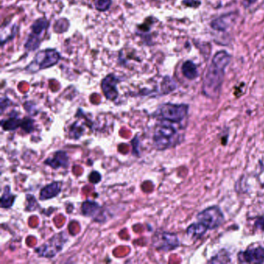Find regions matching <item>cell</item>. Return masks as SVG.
<instances>
[{
  "label": "cell",
  "instance_id": "cell-1",
  "mask_svg": "<svg viewBox=\"0 0 264 264\" xmlns=\"http://www.w3.org/2000/svg\"><path fill=\"white\" fill-rule=\"evenodd\" d=\"M231 61L229 54L222 50L215 54L204 77L202 92L207 97L216 99L220 96L224 79L225 70Z\"/></svg>",
  "mask_w": 264,
  "mask_h": 264
},
{
  "label": "cell",
  "instance_id": "cell-23",
  "mask_svg": "<svg viewBox=\"0 0 264 264\" xmlns=\"http://www.w3.org/2000/svg\"><path fill=\"white\" fill-rule=\"evenodd\" d=\"M17 32H18V26L16 25V24H13V27H12V31H11L10 35L1 40V45L3 46L5 43H8V42L14 39L15 37L17 35Z\"/></svg>",
  "mask_w": 264,
  "mask_h": 264
},
{
  "label": "cell",
  "instance_id": "cell-27",
  "mask_svg": "<svg viewBox=\"0 0 264 264\" xmlns=\"http://www.w3.org/2000/svg\"></svg>",
  "mask_w": 264,
  "mask_h": 264
},
{
  "label": "cell",
  "instance_id": "cell-24",
  "mask_svg": "<svg viewBox=\"0 0 264 264\" xmlns=\"http://www.w3.org/2000/svg\"><path fill=\"white\" fill-rule=\"evenodd\" d=\"M89 181L93 184L98 183V182L101 181V175L99 173L96 172V171H93V172L90 175Z\"/></svg>",
  "mask_w": 264,
  "mask_h": 264
},
{
  "label": "cell",
  "instance_id": "cell-5",
  "mask_svg": "<svg viewBox=\"0 0 264 264\" xmlns=\"http://www.w3.org/2000/svg\"><path fill=\"white\" fill-rule=\"evenodd\" d=\"M50 21L45 17L37 19L31 26V33L24 43V48L27 51H35L40 47L43 34L47 31Z\"/></svg>",
  "mask_w": 264,
  "mask_h": 264
},
{
  "label": "cell",
  "instance_id": "cell-8",
  "mask_svg": "<svg viewBox=\"0 0 264 264\" xmlns=\"http://www.w3.org/2000/svg\"><path fill=\"white\" fill-rule=\"evenodd\" d=\"M153 247L162 252L176 250L180 246L178 235L172 232H158L155 233L152 239Z\"/></svg>",
  "mask_w": 264,
  "mask_h": 264
},
{
  "label": "cell",
  "instance_id": "cell-3",
  "mask_svg": "<svg viewBox=\"0 0 264 264\" xmlns=\"http://www.w3.org/2000/svg\"><path fill=\"white\" fill-rule=\"evenodd\" d=\"M61 60V54L56 49H44L35 54L31 63L25 67L24 72L28 74H36L40 71L55 66Z\"/></svg>",
  "mask_w": 264,
  "mask_h": 264
},
{
  "label": "cell",
  "instance_id": "cell-25",
  "mask_svg": "<svg viewBox=\"0 0 264 264\" xmlns=\"http://www.w3.org/2000/svg\"><path fill=\"white\" fill-rule=\"evenodd\" d=\"M257 228H261L262 231H264V218H260L255 223Z\"/></svg>",
  "mask_w": 264,
  "mask_h": 264
},
{
  "label": "cell",
  "instance_id": "cell-2",
  "mask_svg": "<svg viewBox=\"0 0 264 264\" xmlns=\"http://www.w3.org/2000/svg\"><path fill=\"white\" fill-rule=\"evenodd\" d=\"M172 122L161 120L154 128L153 143L154 148L158 151H164L174 148L181 142V137L176 127Z\"/></svg>",
  "mask_w": 264,
  "mask_h": 264
},
{
  "label": "cell",
  "instance_id": "cell-15",
  "mask_svg": "<svg viewBox=\"0 0 264 264\" xmlns=\"http://www.w3.org/2000/svg\"><path fill=\"white\" fill-rule=\"evenodd\" d=\"M61 185L59 182H53L42 189L40 193V199L41 201L51 199L61 193Z\"/></svg>",
  "mask_w": 264,
  "mask_h": 264
},
{
  "label": "cell",
  "instance_id": "cell-22",
  "mask_svg": "<svg viewBox=\"0 0 264 264\" xmlns=\"http://www.w3.org/2000/svg\"><path fill=\"white\" fill-rule=\"evenodd\" d=\"M84 128L81 125H80L78 122H75L74 124L71 126L70 131H69V136L71 138L77 140L81 137V135L84 133Z\"/></svg>",
  "mask_w": 264,
  "mask_h": 264
},
{
  "label": "cell",
  "instance_id": "cell-13",
  "mask_svg": "<svg viewBox=\"0 0 264 264\" xmlns=\"http://www.w3.org/2000/svg\"><path fill=\"white\" fill-rule=\"evenodd\" d=\"M44 164L52 167L53 169H59L61 167L67 168L69 164V155L65 151H57L53 157L45 160Z\"/></svg>",
  "mask_w": 264,
  "mask_h": 264
},
{
  "label": "cell",
  "instance_id": "cell-9",
  "mask_svg": "<svg viewBox=\"0 0 264 264\" xmlns=\"http://www.w3.org/2000/svg\"><path fill=\"white\" fill-rule=\"evenodd\" d=\"M122 81V78L115 75L113 73L107 75L102 80L101 88L104 94L105 97L110 101H115L119 96V91L117 85Z\"/></svg>",
  "mask_w": 264,
  "mask_h": 264
},
{
  "label": "cell",
  "instance_id": "cell-14",
  "mask_svg": "<svg viewBox=\"0 0 264 264\" xmlns=\"http://www.w3.org/2000/svg\"><path fill=\"white\" fill-rule=\"evenodd\" d=\"M153 23H154V19L152 16H150V17L145 19L143 24H138L136 27V31H135L136 35L140 37L145 45H148V46L152 43L151 39L149 38L150 36H148V34H150L151 32Z\"/></svg>",
  "mask_w": 264,
  "mask_h": 264
},
{
  "label": "cell",
  "instance_id": "cell-10",
  "mask_svg": "<svg viewBox=\"0 0 264 264\" xmlns=\"http://www.w3.org/2000/svg\"><path fill=\"white\" fill-rule=\"evenodd\" d=\"M1 126L6 131L15 130L22 127L27 133H31L34 130V121L30 119H20L17 115H11L5 120H2Z\"/></svg>",
  "mask_w": 264,
  "mask_h": 264
},
{
  "label": "cell",
  "instance_id": "cell-12",
  "mask_svg": "<svg viewBox=\"0 0 264 264\" xmlns=\"http://www.w3.org/2000/svg\"><path fill=\"white\" fill-rule=\"evenodd\" d=\"M81 212L84 216L92 218L95 221L101 222L105 220L103 209L95 201H85L81 205Z\"/></svg>",
  "mask_w": 264,
  "mask_h": 264
},
{
  "label": "cell",
  "instance_id": "cell-11",
  "mask_svg": "<svg viewBox=\"0 0 264 264\" xmlns=\"http://www.w3.org/2000/svg\"><path fill=\"white\" fill-rule=\"evenodd\" d=\"M238 261L241 264H263L264 262V248L258 246L241 251L238 254Z\"/></svg>",
  "mask_w": 264,
  "mask_h": 264
},
{
  "label": "cell",
  "instance_id": "cell-21",
  "mask_svg": "<svg viewBox=\"0 0 264 264\" xmlns=\"http://www.w3.org/2000/svg\"><path fill=\"white\" fill-rule=\"evenodd\" d=\"M113 4V0H94V5L96 10L105 13L110 10Z\"/></svg>",
  "mask_w": 264,
  "mask_h": 264
},
{
  "label": "cell",
  "instance_id": "cell-16",
  "mask_svg": "<svg viewBox=\"0 0 264 264\" xmlns=\"http://www.w3.org/2000/svg\"><path fill=\"white\" fill-rule=\"evenodd\" d=\"M208 231V228L201 223H192L187 228V234L192 239H199L203 237Z\"/></svg>",
  "mask_w": 264,
  "mask_h": 264
},
{
  "label": "cell",
  "instance_id": "cell-19",
  "mask_svg": "<svg viewBox=\"0 0 264 264\" xmlns=\"http://www.w3.org/2000/svg\"><path fill=\"white\" fill-rule=\"evenodd\" d=\"M16 199V195L11 193L10 188L5 186L4 188L3 194L1 197V208L2 209H9L13 206Z\"/></svg>",
  "mask_w": 264,
  "mask_h": 264
},
{
  "label": "cell",
  "instance_id": "cell-4",
  "mask_svg": "<svg viewBox=\"0 0 264 264\" xmlns=\"http://www.w3.org/2000/svg\"><path fill=\"white\" fill-rule=\"evenodd\" d=\"M189 107L185 104L164 103L156 109L153 116L160 120L167 121L172 123L182 122L189 114Z\"/></svg>",
  "mask_w": 264,
  "mask_h": 264
},
{
  "label": "cell",
  "instance_id": "cell-17",
  "mask_svg": "<svg viewBox=\"0 0 264 264\" xmlns=\"http://www.w3.org/2000/svg\"><path fill=\"white\" fill-rule=\"evenodd\" d=\"M182 71L184 76L189 80L195 79L198 76V69L192 61H185L182 65Z\"/></svg>",
  "mask_w": 264,
  "mask_h": 264
},
{
  "label": "cell",
  "instance_id": "cell-20",
  "mask_svg": "<svg viewBox=\"0 0 264 264\" xmlns=\"http://www.w3.org/2000/svg\"><path fill=\"white\" fill-rule=\"evenodd\" d=\"M177 88L175 81L169 76H165L161 82V91L164 95L174 92Z\"/></svg>",
  "mask_w": 264,
  "mask_h": 264
},
{
  "label": "cell",
  "instance_id": "cell-26",
  "mask_svg": "<svg viewBox=\"0 0 264 264\" xmlns=\"http://www.w3.org/2000/svg\"><path fill=\"white\" fill-rule=\"evenodd\" d=\"M257 0H246V2L248 4H254L257 2Z\"/></svg>",
  "mask_w": 264,
  "mask_h": 264
},
{
  "label": "cell",
  "instance_id": "cell-6",
  "mask_svg": "<svg viewBox=\"0 0 264 264\" xmlns=\"http://www.w3.org/2000/svg\"><path fill=\"white\" fill-rule=\"evenodd\" d=\"M197 220L203 224L208 230H213L221 226L225 221L224 214L218 206H211L198 213Z\"/></svg>",
  "mask_w": 264,
  "mask_h": 264
},
{
  "label": "cell",
  "instance_id": "cell-18",
  "mask_svg": "<svg viewBox=\"0 0 264 264\" xmlns=\"http://www.w3.org/2000/svg\"><path fill=\"white\" fill-rule=\"evenodd\" d=\"M232 15H225V16L216 19L211 23V27L216 31H224L228 28L230 22L232 20L231 18Z\"/></svg>",
  "mask_w": 264,
  "mask_h": 264
},
{
  "label": "cell",
  "instance_id": "cell-7",
  "mask_svg": "<svg viewBox=\"0 0 264 264\" xmlns=\"http://www.w3.org/2000/svg\"><path fill=\"white\" fill-rule=\"evenodd\" d=\"M67 241L68 237L65 232H59L36 249V253L40 257L52 258L62 250Z\"/></svg>",
  "mask_w": 264,
  "mask_h": 264
}]
</instances>
